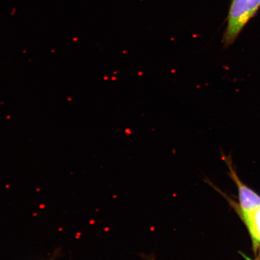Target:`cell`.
<instances>
[{"instance_id": "obj_1", "label": "cell", "mask_w": 260, "mask_h": 260, "mask_svg": "<svg viewBox=\"0 0 260 260\" xmlns=\"http://www.w3.org/2000/svg\"><path fill=\"white\" fill-rule=\"evenodd\" d=\"M260 8V0H232L222 42L227 48L239 37L248 22Z\"/></svg>"}, {"instance_id": "obj_2", "label": "cell", "mask_w": 260, "mask_h": 260, "mask_svg": "<svg viewBox=\"0 0 260 260\" xmlns=\"http://www.w3.org/2000/svg\"><path fill=\"white\" fill-rule=\"evenodd\" d=\"M223 159L230 168L231 177L235 181L237 187H238L240 209H241L242 215L257 209L260 207L259 195L252 190L251 188L247 187L240 180L235 171L234 170L232 162L230 157L224 156Z\"/></svg>"}, {"instance_id": "obj_3", "label": "cell", "mask_w": 260, "mask_h": 260, "mask_svg": "<svg viewBox=\"0 0 260 260\" xmlns=\"http://www.w3.org/2000/svg\"><path fill=\"white\" fill-rule=\"evenodd\" d=\"M242 216L251 234L253 247L256 249L260 243V207Z\"/></svg>"}]
</instances>
